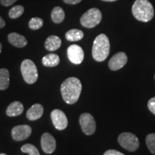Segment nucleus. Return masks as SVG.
Masks as SVG:
<instances>
[{
    "mask_svg": "<svg viewBox=\"0 0 155 155\" xmlns=\"http://www.w3.org/2000/svg\"><path fill=\"white\" fill-rule=\"evenodd\" d=\"M82 91V84L78 78L71 77L64 81L61 86V91L64 101L68 104H74L78 101Z\"/></svg>",
    "mask_w": 155,
    "mask_h": 155,
    "instance_id": "1",
    "label": "nucleus"
},
{
    "mask_svg": "<svg viewBox=\"0 0 155 155\" xmlns=\"http://www.w3.org/2000/svg\"><path fill=\"white\" fill-rule=\"evenodd\" d=\"M131 11L134 17L140 22H150L154 17V8L148 0H136Z\"/></svg>",
    "mask_w": 155,
    "mask_h": 155,
    "instance_id": "2",
    "label": "nucleus"
},
{
    "mask_svg": "<svg viewBox=\"0 0 155 155\" xmlns=\"http://www.w3.org/2000/svg\"><path fill=\"white\" fill-rule=\"evenodd\" d=\"M110 52V42L104 34L98 35L94 40L92 48V55L96 61L102 62L107 58Z\"/></svg>",
    "mask_w": 155,
    "mask_h": 155,
    "instance_id": "3",
    "label": "nucleus"
},
{
    "mask_svg": "<svg viewBox=\"0 0 155 155\" xmlns=\"http://www.w3.org/2000/svg\"><path fill=\"white\" fill-rule=\"evenodd\" d=\"M21 73L25 82L28 84H33L38 78V71L35 64L31 60L26 59L21 64Z\"/></svg>",
    "mask_w": 155,
    "mask_h": 155,
    "instance_id": "4",
    "label": "nucleus"
},
{
    "mask_svg": "<svg viewBox=\"0 0 155 155\" xmlns=\"http://www.w3.org/2000/svg\"><path fill=\"white\" fill-rule=\"evenodd\" d=\"M102 19L101 12L97 8H91L81 17V24L86 28H93L98 25Z\"/></svg>",
    "mask_w": 155,
    "mask_h": 155,
    "instance_id": "5",
    "label": "nucleus"
},
{
    "mask_svg": "<svg viewBox=\"0 0 155 155\" xmlns=\"http://www.w3.org/2000/svg\"><path fill=\"white\" fill-rule=\"evenodd\" d=\"M118 141L121 147L129 152H135L138 150L139 141L137 136L132 133L123 132L118 137Z\"/></svg>",
    "mask_w": 155,
    "mask_h": 155,
    "instance_id": "6",
    "label": "nucleus"
},
{
    "mask_svg": "<svg viewBox=\"0 0 155 155\" xmlns=\"http://www.w3.org/2000/svg\"><path fill=\"white\" fill-rule=\"evenodd\" d=\"M79 123L83 132L86 135H92L96 129V123L94 116L88 113L82 114L79 118Z\"/></svg>",
    "mask_w": 155,
    "mask_h": 155,
    "instance_id": "7",
    "label": "nucleus"
},
{
    "mask_svg": "<svg viewBox=\"0 0 155 155\" xmlns=\"http://www.w3.org/2000/svg\"><path fill=\"white\" fill-rule=\"evenodd\" d=\"M52 121L54 127L58 130H64L68 124L67 116L63 111L60 109H55L50 114Z\"/></svg>",
    "mask_w": 155,
    "mask_h": 155,
    "instance_id": "8",
    "label": "nucleus"
},
{
    "mask_svg": "<svg viewBox=\"0 0 155 155\" xmlns=\"http://www.w3.org/2000/svg\"><path fill=\"white\" fill-rule=\"evenodd\" d=\"M68 58L71 63L75 65H79L84 59V52L82 48L78 45L69 46L67 50Z\"/></svg>",
    "mask_w": 155,
    "mask_h": 155,
    "instance_id": "9",
    "label": "nucleus"
},
{
    "mask_svg": "<svg viewBox=\"0 0 155 155\" xmlns=\"http://www.w3.org/2000/svg\"><path fill=\"white\" fill-rule=\"evenodd\" d=\"M32 134V128L29 125L16 126L12 129V137L17 141H24Z\"/></svg>",
    "mask_w": 155,
    "mask_h": 155,
    "instance_id": "10",
    "label": "nucleus"
},
{
    "mask_svg": "<svg viewBox=\"0 0 155 155\" xmlns=\"http://www.w3.org/2000/svg\"><path fill=\"white\" fill-rule=\"evenodd\" d=\"M128 61L127 56L124 52L116 53L108 62V67L111 71H118L127 64Z\"/></svg>",
    "mask_w": 155,
    "mask_h": 155,
    "instance_id": "11",
    "label": "nucleus"
},
{
    "mask_svg": "<svg viewBox=\"0 0 155 155\" xmlns=\"http://www.w3.org/2000/svg\"><path fill=\"white\" fill-rule=\"evenodd\" d=\"M42 150L46 154H52L56 149V141L53 136L49 133H44L41 137Z\"/></svg>",
    "mask_w": 155,
    "mask_h": 155,
    "instance_id": "12",
    "label": "nucleus"
},
{
    "mask_svg": "<svg viewBox=\"0 0 155 155\" xmlns=\"http://www.w3.org/2000/svg\"><path fill=\"white\" fill-rule=\"evenodd\" d=\"M44 112V108L41 104H35L32 105L27 111V118L30 121H35L42 117Z\"/></svg>",
    "mask_w": 155,
    "mask_h": 155,
    "instance_id": "13",
    "label": "nucleus"
},
{
    "mask_svg": "<svg viewBox=\"0 0 155 155\" xmlns=\"http://www.w3.org/2000/svg\"><path fill=\"white\" fill-rule=\"evenodd\" d=\"M8 40L15 47L21 48H24L28 45V40L24 36L17 32H12L8 35Z\"/></svg>",
    "mask_w": 155,
    "mask_h": 155,
    "instance_id": "14",
    "label": "nucleus"
},
{
    "mask_svg": "<svg viewBox=\"0 0 155 155\" xmlns=\"http://www.w3.org/2000/svg\"><path fill=\"white\" fill-rule=\"evenodd\" d=\"M24 111V106L19 101H14L11 103L6 110V114L10 117L21 115Z\"/></svg>",
    "mask_w": 155,
    "mask_h": 155,
    "instance_id": "15",
    "label": "nucleus"
},
{
    "mask_svg": "<svg viewBox=\"0 0 155 155\" xmlns=\"http://www.w3.org/2000/svg\"><path fill=\"white\" fill-rule=\"evenodd\" d=\"M62 41L59 37L56 35H51L48 37L45 42V47L48 51H55L61 48Z\"/></svg>",
    "mask_w": 155,
    "mask_h": 155,
    "instance_id": "16",
    "label": "nucleus"
},
{
    "mask_svg": "<svg viewBox=\"0 0 155 155\" xmlns=\"http://www.w3.org/2000/svg\"><path fill=\"white\" fill-rule=\"evenodd\" d=\"M42 65L45 67H55L60 63V58L57 54L50 53L42 58Z\"/></svg>",
    "mask_w": 155,
    "mask_h": 155,
    "instance_id": "17",
    "label": "nucleus"
},
{
    "mask_svg": "<svg viewBox=\"0 0 155 155\" xmlns=\"http://www.w3.org/2000/svg\"><path fill=\"white\" fill-rule=\"evenodd\" d=\"M9 86V72L7 69H0V90L4 91Z\"/></svg>",
    "mask_w": 155,
    "mask_h": 155,
    "instance_id": "18",
    "label": "nucleus"
},
{
    "mask_svg": "<svg viewBox=\"0 0 155 155\" xmlns=\"http://www.w3.org/2000/svg\"><path fill=\"white\" fill-rule=\"evenodd\" d=\"M84 34H83V31L81 30H78V29H72L68 31L65 34V38L67 40L71 42H75L81 40L83 39Z\"/></svg>",
    "mask_w": 155,
    "mask_h": 155,
    "instance_id": "19",
    "label": "nucleus"
},
{
    "mask_svg": "<svg viewBox=\"0 0 155 155\" xmlns=\"http://www.w3.org/2000/svg\"><path fill=\"white\" fill-rule=\"evenodd\" d=\"M51 18L54 23L60 24L65 19V12L60 7H55L51 12Z\"/></svg>",
    "mask_w": 155,
    "mask_h": 155,
    "instance_id": "20",
    "label": "nucleus"
},
{
    "mask_svg": "<svg viewBox=\"0 0 155 155\" xmlns=\"http://www.w3.org/2000/svg\"><path fill=\"white\" fill-rule=\"evenodd\" d=\"M24 7L22 5H17L13 7L9 12V17L11 19H17L22 16L24 13Z\"/></svg>",
    "mask_w": 155,
    "mask_h": 155,
    "instance_id": "21",
    "label": "nucleus"
},
{
    "mask_svg": "<svg viewBox=\"0 0 155 155\" xmlns=\"http://www.w3.org/2000/svg\"><path fill=\"white\" fill-rule=\"evenodd\" d=\"M44 22L43 19L40 18V17H32V19L29 21V28L31 30H39L43 26Z\"/></svg>",
    "mask_w": 155,
    "mask_h": 155,
    "instance_id": "22",
    "label": "nucleus"
},
{
    "mask_svg": "<svg viewBox=\"0 0 155 155\" xmlns=\"http://www.w3.org/2000/svg\"><path fill=\"white\" fill-rule=\"evenodd\" d=\"M21 151L23 153H27L29 155H40L38 148L33 144H26L21 147Z\"/></svg>",
    "mask_w": 155,
    "mask_h": 155,
    "instance_id": "23",
    "label": "nucleus"
},
{
    "mask_svg": "<svg viewBox=\"0 0 155 155\" xmlns=\"http://www.w3.org/2000/svg\"><path fill=\"white\" fill-rule=\"evenodd\" d=\"M146 144L150 152L155 154V134H150L147 136Z\"/></svg>",
    "mask_w": 155,
    "mask_h": 155,
    "instance_id": "24",
    "label": "nucleus"
},
{
    "mask_svg": "<svg viewBox=\"0 0 155 155\" xmlns=\"http://www.w3.org/2000/svg\"><path fill=\"white\" fill-rule=\"evenodd\" d=\"M147 106H148L149 110L155 115V97H153V98L149 100Z\"/></svg>",
    "mask_w": 155,
    "mask_h": 155,
    "instance_id": "25",
    "label": "nucleus"
},
{
    "mask_svg": "<svg viewBox=\"0 0 155 155\" xmlns=\"http://www.w3.org/2000/svg\"><path fill=\"white\" fill-rule=\"evenodd\" d=\"M17 1V0H0V3L5 7H9V6L12 5Z\"/></svg>",
    "mask_w": 155,
    "mask_h": 155,
    "instance_id": "26",
    "label": "nucleus"
},
{
    "mask_svg": "<svg viewBox=\"0 0 155 155\" xmlns=\"http://www.w3.org/2000/svg\"><path fill=\"white\" fill-rule=\"evenodd\" d=\"M104 155H125V154H124L123 153L120 152L117 150H109L106 151V152L104 154Z\"/></svg>",
    "mask_w": 155,
    "mask_h": 155,
    "instance_id": "27",
    "label": "nucleus"
},
{
    "mask_svg": "<svg viewBox=\"0 0 155 155\" xmlns=\"http://www.w3.org/2000/svg\"><path fill=\"white\" fill-rule=\"evenodd\" d=\"M63 1L68 5H76V4L80 3L82 0H63Z\"/></svg>",
    "mask_w": 155,
    "mask_h": 155,
    "instance_id": "28",
    "label": "nucleus"
},
{
    "mask_svg": "<svg viewBox=\"0 0 155 155\" xmlns=\"http://www.w3.org/2000/svg\"><path fill=\"white\" fill-rule=\"evenodd\" d=\"M6 25V23H5V21L4 20V19L2 18L1 16H0V29L3 28L4 27H5Z\"/></svg>",
    "mask_w": 155,
    "mask_h": 155,
    "instance_id": "29",
    "label": "nucleus"
},
{
    "mask_svg": "<svg viewBox=\"0 0 155 155\" xmlns=\"http://www.w3.org/2000/svg\"><path fill=\"white\" fill-rule=\"evenodd\" d=\"M102 1H104V2H115V1H117V0H102Z\"/></svg>",
    "mask_w": 155,
    "mask_h": 155,
    "instance_id": "30",
    "label": "nucleus"
},
{
    "mask_svg": "<svg viewBox=\"0 0 155 155\" xmlns=\"http://www.w3.org/2000/svg\"><path fill=\"white\" fill-rule=\"evenodd\" d=\"M2 43L0 42V53H1L2 52Z\"/></svg>",
    "mask_w": 155,
    "mask_h": 155,
    "instance_id": "31",
    "label": "nucleus"
},
{
    "mask_svg": "<svg viewBox=\"0 0 155 155\" xmlns=\"http://www.w3.org/2000/svg\"><path fill=\"white\" fill-rule=\"evenodd\" d=\"M0 155H7V154H5V153H1V154H0Z\"/></svg>",
    "mask_w": 155,
    "mask_h": 155,
    "instance_id": "32",
    "label": "nucleus"
},
{
    "mask_svg": "<svg viewBox=\"0 0 155 155\" xmlns=\"http://www.w3.org/2000/svg\"><path fill=\"white\" fill-rule=\"evenodd\" d=\"M154 79H155V75H154Z\"/></svg>",
    "mask_w": 155,
    "mask_h": 155,
    "instance_id": "33",
    "label": "nucleus"
}]
</instances>
